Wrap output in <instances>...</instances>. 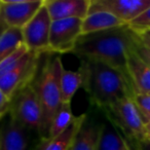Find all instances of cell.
<instances>
[{
	"mask_svg": "<svg viewBox=\"0 0 150 150\" xmlns=\"http://www.w3.org/2000/svg\"><path fill=\"white\" fill-rule=\"evenodd\" d=\"M133 41L134 32L127 25H125L106 31L81 35L72 54H76L80 60L107 65L129 78L127 63Z\"/></svg>",
	"mask_w": 150,
	"mask_h": 150,
	"instance_id": "obj_1",
	"label": "cell"
},
{
	"mask_svg": "<svg viewBox=\"0 0 150 150\" xmlns=\"http://www.w3.org/2000/svg\"><path fill=\"white\" fill-rule=\"evenodd\" d=\"M79 69L83 75V86L91 102L102 110L127 97H133L129 79L122 73L105 64L80 60Z\"/></svg>",
	"mask_w": 150,
	"mask_h": 150,
	"instance_id": "obj_2",
	"label": "cell"
},
{
	"mask_svg": "<svg viewBox=\"0 0 150 150\" xmlns=\"http://www.w3.org/2000/svg\"><path fill=\"white\" fill-rule=\"evenodd\" d=\"M64 70L62 59L57 54L48 52L41 64L33 81L42 109V127L40 134L43 139L47 137L52 120L62 105L61 98V75Z\"/></svg>",
	"mask_w": 150,
	"mask_h": 150,
	"instance_id": "obj_3",
	"label": "cell"
},
{
	"mask_svg": "<svg viewBox=\"0 0 150 150\" xmlns=\"http://www.w3.org/2000/svg\"><path fill=\"white\" fill-rule=\"evenodd\" d=\"M103 111L129 144L145 139L143 118L132 97L121 99Z\"/></svg>",
	"mask_w": 150,
	"mask_h": 150,
	"instance_id": "obj_4",
	"label": "cell"
},
{
	"mask_svg": "<svg viewBox=\"0 0 150 150\" xmlns=\"http://www.w3.org/2000/svg\"><path fill=\"white\" fill-rule=\"evenodd\" d=\"M8 113L9 116L29 131L41 132L42 109L33 82L13 97Z\"/></svg>",
	"mask_w": 150,
	"mask_h": 150,
	"instance_id": "obj_5",
	"label": "cell"
},
{
	"mask_svg": "<svg viewBox=\"0 0 150 150\" xmlns=\"http://www.w3.org/2000/svg\"><path fill=\"white\" fill-rule=\"evenodd\" d=\"M41 56L42 54L29 50L25 59L15 69L0 77V91L11 101L20 91L34 81Z\"/></svg>",
	"mask_w": 150,
	"mask_h": 150,
	"instance_id": "obj_6",
	"label": "cell"
},
{
	"mask_svg": "<svg viewBox=\"0 0 150 150\" xmlns=\"http://www.w3.org/2000/svg\"><path fill=\"white\" fill-rule=\"evenodd\" d=\"M50 25L52 19L43 3L37 13L22 29L24 44L28 50L42 54L50 52Z\"/></svg>",
	"mask_w": 150,
	"mask_h": 150,
	"instance_id": "obj_7",
	"label": "cell"
},
{
	"mask_svg": "<svg viewBox=\"0 0 150 150\" xmlns=\"http://www.w3.org/2000/svg\"><path fill=\"white\" fill-rule=\"evenodd\" d=\"M81 19H65L52 21L50 33V52H73L81 36Z\"/></svg>",
	"mask_w": 150,
	"mask_h": 150,
	"instance_id": "obj_8",
	"label": "cell"
},
{
	"mask_svg": "<svg viewBox=\"0 0 150 150\" xmlns=\"http://www.w3.org/2000/svg\"><path fill=\"white\" fill-rule=\"evenodd\" d=\"M43 3L44 0H0V18L6 28L22 30Z\"/></svg>",
	"mask_w": 150,
	"mask_h": 150,
	"instance_id": "obj_9",
	"label": "cell"
},
{
	"mask_svg": "<svg viewBox=\"0 0 150 150\" xmlns=\"http://www.w3.org/2000/svg\"><path fill=\"white\" fill-rule=\"evenodd\" d=\"M149 6L150 0H91L88 13L107 11L127 25Z\"/></svg>",
	"mask_w": 150,
	"mask_h": 150,
	"instance_id": "obj_10",
	"label": "cell"
},
{
	"mask_svg": "<svg viewBox=\"0 0 150 150\" xmlns=\"http://www.w3.org/2000/svg\"><path fill=\"white\" fill-rule=\"evenodd\" d=\"M52 21L81 19L88 16L91 0H44Z\"/></svg>",
	"mask_w": 150,
	"mask_h": 150,
	"instance_id": "obj_11",
	"label": "cell"
},
{
	"mask_svg": "<svg viewBox=\"0 0 150 150\" xmlns=\"http://www.w3.org/2000/svg\"><path fill=\"white\" fill-rule=\"evenodd\" d=\"M29 140V129L11 116L0 125V150H28Z\"/></svg>",
	"mask_w": 150,
	"mask_h": 150,
	"instance_id": "obj_12",
	"label": "cell"
},
{
	"mask_svg": "<svg viewBox=\"0 0 150 150\" xmlns=\"http://www.w3.org/2000/svg\"><path fill=\"white\" fill-rule=\"evenodd\" d=\"M127 71L134 93L150 94V66L138 56L133 46L127 56Z\"/></svg>",
	"mask_w": 150,
	"mask_h": 150,
	"instance_id": "obj_13",
	"label": "cell"
},
{
	"mask_svg": "<svg viewBox=\"0 0 150 150\" xmlns=\"http://www.w3.org/2000/svg\"><path fill=\"white\" fill-rule=\"evenodd\" d=\"M127 25L122 21L107 11H94L90 13L81 23V35L102 32L106 30L119 28Z\"/></svg>",
	"mask_w": 150,
	"mask_h": 150,
	"instance_id": "obj_14",
	"label": "cell"
},
{
	"mask_svg": "<svg viewBox=\"0 0 150 150\" xmlns=\"http://www.w3.org/2000/svg\"><path fill=\"white\" fill-rule=\"evenodd\" d=\"M86 114L75 117V120L73 121L71 127L67 129L64 133L52 139H42L37 150H70L78 131L86 122Z\"/></svg>",
	"mask_w": 150,
	"mask_h": 150,
	"instance_id": "obj_15",
	"label": "cell"
},
{
	"mask_svg": "<svg viewBox=\"0 0 150 150\" xmlns=\"http://www.w3.org/2000/svg\"><path fill=\"white\" fill-rule=\"evenodd\" d=\"M102 125L84 122L78 131L70 150H99Z\"/></svg>",
	"mask_w": 150,
	"mask_h": 150,
	"instance_id": "obj_16",
	"label": "cell"
},
{
	"mask_svg": "<svg viewBox=\"0 0 150 150\" xmlns=\"http://www.w3.org/2000/svg\"><path fill=\"white\" fill-rule=\"evenodd\" d=\"M83 86V75L79 68L78 70H66L64 69L61 75V98L62 103L71 104L74 95Z\"/></svg>",
	"mask_w": 150,
	"mask_h": 150,
	"instance_id": "obj_17",
	"label": "cell"
},
{
	"mask_svg": "<svg viewBox=\"0 0 150 150\" xmlns=\"http://www.w3.org/2000/svg\"><path fill=\"white\" fill-rule=\"evenodd\" d=\"M99 150H131V148L123 136L109 122L102 125Z\"/></svg>",
	"mask_w": 150,
	"mask_h": 150,
	"instance_id": "obj_18",
	"label": "cell"
},
{
	"mask_svg": "<svg viewBox=\"0 0 150 150\" xmlns=\"http://www.w3.org/2000/svg\"><path fill=\"white\" fill-rule=\"evenodd\" d=\"M74 120L75 116L73 115L71 104L62 103L60 109L52 118L50 129H48L47 137L45 139H52L64 133L67 129L71 127Z\"/></svg>",
	"mask_w": 150,
	"mask_h": 150,
	"instance_id": "obj_19",
	"label": "cell"
},
{
	"mask_svg": "<svg viewBox=\"0 0 150 150\" xmlns=\"http://www.w3.org/2000/svg\"><path fill=\"white\" fill-rule=\"evenodd\" d=\"M24 45L21 29L6 28L0 35V62Z\"/></svg>",
	"mask_w": 150,
	"mask_h": 150,
	"instance_id": "obj_20",
	"label": "cell"
},
{
	"mask_svg": "<svg viewBox=\"0 0 150 150\" xmlns=\"http://www.w3.org/2000/svg\"><path fill=\"white\" fill-rule=\"evenodd\" d=\"M28 52H29V50L24 44L19 50H16L13 54H11V56H8L3 61H1L0 62V77L5 75L6 73H8L13 69H15L25 59V57L27 56Z\"/></svg>",
	"mask_w": 150,
	"mask_h": 150,
	"instance_id": "obj_21",
	"label": "cell"
},
{
	"mask_svg": "<svg viewBox=\"0 0 150 150\" xmlns=\"http://www.w3.org/2000/svg\"><path fill=\"white\" fill-rule=\"evenodd\" d=\"M133 101L137 106L144 123L150 120V94L137 93L133 94Z\"/></svg>",
	"mask_w": 150,
	"mask_h": 150,
	"instance_id": "obj_22",
	"label": "cell"
},
{
	"mask_svg": "<svg viewBox=\"0 0 150 150\" xmlns=\"http://www.w3.org/2000/svg\"><path fill=\"white\" fill-rule=\"evenodd\" d=\"M127 27L136 34L150 31V6L140 13L131 23L127 24Z\"/></svg>",
	"mask_w": 150,
	"mask_h": 150,
	"instance_id": "obj_23",
	"label": "cell"
},
{
	"mask_svg": "<svg viewBox=\"0 0 150 150\" xmlns=\"http://www.w3.org/2000/svg\"><path fill=\"white\" fill-rule=\"evenodd\" d=\"M133 48L138 56L143 59L146 63L150 66V48L147 47L145 44H143L140 39L138 38L137 34L134 33V41H133Z\"/></svg>",
	"mask_w": 150,
	"mask_h": 150,
	"instance_id": "obj_24",
	"label": "cell"
},
{
	"mask_svg": "<svg viewBox=\"0 0 150 150\" xmlns=\"http://www.w3.org/2000/svg\"><path fill=\"white\" fill-rule=\"evenodd\" d=\"M11 101L0 91V119L9 112Z\"/></svg>",
	"mask_w": 150,
	"mask_h": 150,
	"instance_id": "obj_25",
	"label": "cell"
},
{
	"mask_svg": "<svg viewBox=\"0 0 150 150\" xmlns=\"http://www.w3.org/2000/svg\"><path fill=\"white\" fill-rule=\"evenodd\" d=\"M131 150H150V140L143 139L141 141L129 144Z\"/></svg>",
	"mask_w": 150,
	"mask_h": 150,
	"instance_id": "obj_26",
	"label": "cell"
},
{
	"mask_svg": "<svg viewBox=\"0 0 150 150\" xmlns=\"http://www.w3.org/2000/svg\"><path fill=\"white\" fill-rule=\"evenodd\" d=\"M137 36L142 43L145 44L147 47L150 48V31L144 32V33H141V34H137Z\"/></svg>",
	"mask_w": 150,
	"mask_h": 150,
	"instance_id": "obj_27",
	"label": "cell"
},
{
	"mask_svg": "<svg viewBox=\"0 0 150 150\" xmlns=\"http://www.w3.org/2000/svg\"><path fill=\"white\" fill-rule=\"evenodd\" d=\"M144 131H145V138L150 140V120L144 123Z\"/></svg>",
	"mask_w": 150,
	"mask_h": 150,
	"instance_id": "obj_28",
	"label": "cell"
},
{
	"mask_svg": "<svg viewBox=\"0 0 150 150\" xmlns=\"http://www.w3.org/2000/svg\"><path fill=\"white\" fill-rule=\"evenodd\" d=\"M5 29H6V26L3 24L2 20H1V18H0V35H1V33H2Z\"/></svg>",
	"mask_w": 150,
	"mask_h": 150,
	"instance_id": "obj_29",
	"label": "cell"
}]
</instances>
